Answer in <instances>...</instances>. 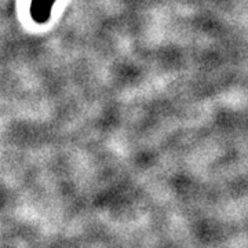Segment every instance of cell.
Wrapping results in <instances>:
<instances>
[{
    "instance_id": "1",
    "label": "cell",
    "mask_w": 248,
    "mask_h": 248,
    "mask_svg": "<svg viewBox=\"0 0 248 248\" xmlns=\"http://www.w3.org/2000/svg\"><path fill=\"white\" fill-rule=\"evenodd\" d=\"M55 1L57 0H31L29 13L36 24L43 25L46 22H48Z\"/></svg>"
}]
</instances>
